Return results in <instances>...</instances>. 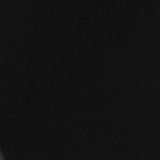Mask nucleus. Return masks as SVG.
Masks as SVG:
<instances>
[{"label":"nucleus","instance_id":"1","mask_svg":"<svg viewBox=\"0 0 160 160\" xmlns=\"http://www.w3.org/2000/svg\"><path fill=\"white\" fill-rule=\"evenodd\" d=\"M0 160H3V157H2V154H0Z\"/></svg>","mask_w":160,"mask_h":160}]
</instances>
